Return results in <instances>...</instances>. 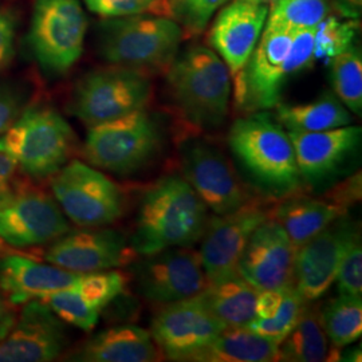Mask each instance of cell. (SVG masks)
<instances>
[{"instance_id":"obj_42","label":"cell","mask_w":362,"mask_h":362,"mask_svg":"<svg viewBox=\"0 0 362 362\" xmlns=\"http://www.w3.org/2000/svg\"><path fill=\"white\" fill-rule=\"evenodd\" d=\"M18 165L11 157L0 152V197L11 192L16 182Z\"/></svg>"},{"instance_id":"obj_34","label":"cell","mask_w":362,"mask_h":362,"mask_svg":"<svg viewBox=\"0 0 362 362\" xmlns=\"http://www.w3.org/2000/svg\"><path fill=\"white\" fill-rule=\"evenodd\" d=\"M39 300L49 306V309L61 321L73 325L85 332L94 329L101 314L91 309L88 303H85L82 298L78 296L73 286L54 291L52 294H47L46 297L40 298Z\"/></svg>"},{"instance_id":"obj_26","label":"cell","mask_w":362,"mask_h":362,"mask_svg":"<svg viewBox=\"0 0 362 362\" xmlns=\"http://www.w3.org/2000/svg\"><path fill=\"white\" fill-rule=\"evenodd\" d=\"M279 361V344L254 333L246 326L226 327L194 362Z\"/></svg>"},{"instance_id":"obj_15","label":"cell","mask_w":362,"mask_h":362,"mask_svg":"<svg viewBox=\"0 0 362 362\" xmlns=\"http://www.w3.org/2000/svg\"><path fill=\"white\" fill-rule=\"evenodd\" d=\"M341 218L297 248L293 287L306 302L324 297L336 282L339 264L360 238L357 223Z\"/></svg>"},{"instance_id":"obj_8","label":"cell","mask_w":362,"mask_h":362,"mask_svg":"<svg viewBox=\"0 0 362 362\" xmlns=\"http://www.w3.org/2000/svg\"><path fill=\"white\" fill-rule=\"evenodd\" d=\"M50 188L58 206L78 227H105L124 214V194L116 182L79 160L54 173Z\"/></svg>"},{"instance_id":"obj_39","label":"cell","mask_w":362,"mask_h":362,"mask_svg":"<svg viewBox=\"0 0 362 362\" xmlns=\"http://www.w3.org/2000/svg\"><path fill=\"white\" fill-rule=\"evenodd\" d=\"M26 98V91L21 85L0 81V137L23 113Z\"/></svg>"},{"instance_id":"obj_12","label":"cell","mask_w":362,"mask_h":362,"mask_svg":"<svg viewBox=\"0 0 362 362\" xmlns=\"http://www.w3.org/2000/svg\"><path fill=\"white\" fill-rule=\"evenodd\" d=\"M180 163L182 177L215 215L233 212L257 196L223 151L206 140L184 143Z\"/></svg>"},{"instance_id":"obj_43","label":"cell","mask_w":362,"mask_h":362,"mask_svg":"<svg viewBox=\"0 0 362 362\" xmlns=\"http://www.w3.org/2000/svg\"><path fill=\"white\" fill-rule=\"evenodd\" d=\"M10 299L3 294V291L0 290V341L4 337L8 334V332L11 330L13 322L16 320V314L15 309Z\"/></svg>"},{"instance_id":"obj_25","label":"cell","mask_w":362,"mask_h":362,"mask_svg":"<svg viewBox=\"0 0 362 362\" xmlns=\"http://www.w3.org/2000/svg\"><path fill=\"white\" fill-rule=\"evenodd\" d=\"M341 349L326 336L320 306L308 303L293 330L279 344V361H341Z\"/></svg>"},{"instance_id":"obj_33","label":"cell","mask_w":362,"mask_h":362,"mask_svg":"<svg viewBox=\"0 0 362 362\" xmlns=\"http://www.w3.org/2000/svg\"><path fill=\"white\" fill-rule=\"evenodd\" d=\"M306 305L308 303L300 298L293 285L287 286L276 314L266 320L255 318L247 325L246 327L257 334L270 338L281 344L297 324Z\"/></svg>"},{"instance_id":"obj_18","label":"cell","mask_w":362,"mask_h":362,"mask_svg":"<svg viewBox=\"0 0 362 362\" xmlns=\"http://www.w3.org/2000/svg\"><path fill=\"white\" fill-rule=\"evenodd\" d=\"M297 247L275 219L263 221L248 239L239 275L258 291L293 285Z\"/></svg>"},{"instance_id":"obj_1","label":"cell","mask_w":362,"mask_h":362,"mask_svg":"<svg viewBox=\"0 0 362 362\" xmlns=\"http://www.w3.org/2000/svg\"><path fill=\"white\" fill-rule=\"evenodd\" d=\"M208 223V208L180 175L161 177L140 200L130 246L139 255L192 247Z\"/></svg>"},{"instance_id":"obj_9","label":"cell","mask_w":362,"mask_h":362,"mask_svg":"<svg viewBox=\"0 0 362 362\" xmlns=\"http://www.w3.org/2000/svg\"><path fill=\"white\" fill-rule=\"evenodd\" d=\"M86 30L79 0H35L28 45L45 71L64 74L81 58Z\"/></svg>"},{"instance_id":"obj_17","label":"cell","mask_w":362,"mask_h":362,"mask_svg":"<svg viewBox=\"0 0 362 362\" xmlns=\"http://www.w3.org/2000/svg\"><path fill=\"white\" fill-rule=\"evenodd\" d=\"M137 255L122 233L94 227L58 238L45 252V259L67 272L89 274L124 267Z\"/></svg>"},{"instance_id":"obj_2","label":"cell","mask_w":362,"mask_h":362,"mask_svg":"<svg viewBox=\"0 0 362 362\" xmlns=\"http://www.w3.org/2000/svg\"><path fill=\"white\" fill-rule=\"evenodd\" d=\"M228 145L251 179L272 197L285 199L303 191L290 134L269 113L238 118L228 132Z\"/></svg>"},{"instance_id":"obj_27","label":"cell","mask_w":362,"mask_h":362,"mask_svg":"<svg viewBox=\"0 0 362 362\" xmlns=\"http://www.w3.org/2000/svg\"><path fill=\"white\" fill-rule=\"evenodd\" d=\"M258 290L240 275L208 285L197 298L226 327H243L257 318Z\"/></svg>"},{"instance_id":"obj_22","label":"cell","mask_w":362,"mask_h":362,"mask_svg":"<svg viewBox=\"0 0 362 362\" xmlns=\"http://www.w3.org/2000/svg\"><path fill=\"white\" fill-rule=\"evenodd\" d=\"M79 275L19 254L0 258V290L15 306L70 287Z\"/></svg>"},{"instance_id":"obj_23","label":"cell","mask_w":362,"mask_h":362,"mask_svg":"<svg viewBox=\"0 0 362 362\" xmlns=\"http://www.w3.org/2000/svg\"><path fill=\"white\" fill-rule=\"evenodd\" d=\"M70 361L156 362L163 356L148 330L136 325H119L100 332L71 351Z\"/></svg>"},{"instance_id":"obj_40","label":"cell","mask_w":362,"mask_h":362,"mask_svg":"<svg viewBox=\"0 0 362 362\" xmlns=\"http://www.w3.org/2000/svg\"><path fill=\"white\" fill-rule=\"evenodd\" d=\"M16 21L13 13L0 8V69L7 65L13 54Z\"/></svg>"},{"instance_id":"obj_24","label":"cell","mask_w":362,"mask_h":362,"mask_svg":"<svg viewBox=\"0 0 362 362\" xmlns=\"http://www.w3.org/2000/svg\"><path fill=\"white\" fill-rule=\"evenodd\" d=\"M348 214L349 209L344 207L329 191L322 197H311L299 192L275 203L272 218L284 227L287 236L298 248L336 220L348 216Z\"/></svg>"},{"instance_id":"obj_5","label":"cell","mask_w":362,"mask_h":362,"mask_svg":"<svg viewBox=\"0 0 362 362\" xmlns=\"http://www.w3.org/2000/svg\"><path fill=\"white\" fill-rule=\"evenodd\" d=\"M76 146L71 127L57 110L34 106L23 110L0 137V152L33 179L52 177L70 158Z\"/></svg>"},{"instance_id":"obj_35","label":"cell","mask_w":362,"mask_h":362,"mask_svg":"<svg viewBox=\"0 0 362 362\" xmlns=\"http://www.w3.org/2000/svg\"><path fill=\"white\" fill-rule=\"evenodd\" d=\"M356 21H339L330 16L314 28V55L320 59H332L339 52L353 46L357 34Z\"/></svg>"},{"instance_id":"obj_30","label":"cell","mask_w":362,"mask_h":362,"mask_svg":"<svg viewBox=\"0 0 362 362\" xmlns=\"http://www.w3.org/2000/svg\"><path fill=\"white\" fill-rule=\"evenodd\" d=\"M330 81L337 98L354 115L362 112V55L350 46L330 59Z\"/></svg>"},{"instance_id":"obj_31","label":"cell","mask_w":362,"mask_h":362,"mask_svg":"<svg viewBox=\"0 0 362 362\" xmlns=\"http://www.w3.org/2000/svg\"><path fill=\"white\" fill-rule=\"evenodd\" d=\"M269 10L272 26L287 30H314L329 13L327 0H275Z\"/></svg>"},{"instance_id":"obj_32","label":"cell","mask_w":362,"mask_h":362,"mask_svg":"<svg viewBox=\"0 0 362 362\" xmlns=\"http://www.w3.org/2000/svg\"><path fill=\"white\" fill-rule=\"evenodd\" d=\"M127 284L128 276L124 272L105 270L81 274L73 287L85 303L101 313L124 291Z\"/></svg>"},{"instance_id":"obj_20","label":"cell","mask_w":362,"mask_h":362,"mask_svg":"<svg viewBox=\"0 0 362 362\" xmlns=\"http://www.w3.org/2000/svg\"><path fill=\"white\" fill-rule=\"evenodd\" d=\"M269 6L233 0L220 11L209 33V43L235 78L254 52L266 25Z\"/></svg>"},{"instance_id":"obj_37","label":"cell","mask_w":362,"mask_h":362,"mask_svg":"<svg viewBox=\"0 0 362 362\" xmlns=\"http://www.w3.org/2000/svg\"><path fill=\"white\" fill-rule=\"evenodd\" d=\"M173 16L185 27V30L197 35L200 34L211 19L214 13L228 0H170Z\"/></svg>"},{"instance_id":"obj_16","label":"cell","mask_w":362,"mask_h":362,"mask_svg":"<svg viewBox=\"0 0 362 362\" xmlns=\"http://www.w3.org/2000/svg\"><path fill=\"white\" fill-rule=\"evenodd\" d=\"M136 272L140 293L160 306L194 297L209 285L200 254L191 247H173L144 255Z\"/></svg>"},{"instance_id":"obj_10","label":"cell","mask_w":362,"mask_h":362,"mask_svg":"<svg viewBox=\"0 0 362 362\" xmlns=\"http://www.w3.org/2000/svg\"><path fill=\"white\" fill-rule=\"evenodd\" d=\"M148 76L128 67L94 70L76 86L71 112L88 127L144 109L151 98Z\"/></svg>"},{"instance_id":"obj_36","label":"cell","mask_w":362,"mask_h":362,"mask_svg":"<svg viewBox=\"0 0 362 362\" xmlns=\"http://www.w3.org/2000/svg\"><path fill=\"white\" fill-rule=\"evenodd\" d=\"M91 13L103 18H124L152 13L157 16H173L170 0H85Z\"/></svg>"},{"instance_id":"obj_19","label":"cell","mask_w":362,"mask_h":362,"mask_svg":"<svg viewBox=\"0 0 362 362\" xmlns=\"http://www.w3.org/2000/svg\"><path fill=\"white\" fill-rule=\"evenodd\" d=\"M66 346L59 318L42 300L23 305L8 334L0 341V362H47L57 360Z\"/></svg>"},{"instance_id":"obj_13","label":"cell","mask_w":362,"mask_h":362,"mask_svg":"<svg viewBox=\"0 0 362 362\" xmlns=\"http://www.w3.org/2000/svg\"><path fill=\"white\" fill-rule=\"evenodd\" d=\"M70 224L57 200L39 188L15 185L0 197V240L13 247H34L57 240Z\"/></svg>"},{"instance_id":"obj_3","label":"cell","mask_w":362,"mask_h":362,"mask_svg":"<svg viewBox=\"0 0 362 362\" xmlns=\"http://www.w3.org/2000/svg\"><path fill=\"white\" fill-rule=\"evenodd\" d=\"M228 67L211 49L194 46L175 58L167 70L170 101L194 129L219 128L228 116L231 98Z\"/></svg>"},{"instance_id":"obj_29","label":"cell","mask_w":362,"mask_h":362,"mask_svg":"<svg viewBox=\"0 0 362 362\" xmlns=\"http://www.w3.org/2000/svg\"><path fill=\"white\" fill-rule=\"evenodd\" d=\"M320 314L325 333L337 348L342 349L361 338V298L338 296L320 309Z\"/></svg>"},{"instance_id":"obj_38","label":"cell","mask_w":362,"mask_h":362,"mask_svg":"<svg viewBox=\"0 0 362 362\" xmlns=\"http://www.w3.org/2000/svg\"><path fill=\"white\" fill-rule=\"evenodd\" d=\"M338 296L360 297L362 296V246L361 239L353 243L342 259L337 272Z\"/></svg>"},{"instance_id":"obj_28","label":"cell","mask_w":362,"mask_h":362,"mask_svg":"<svg viewBox=\"0 0 362 362\" xmlns=\"http://www.w3.org/2000/svg\"><path fill=\"white\" fill-rule=\"evenodd\" d=\"M275 119L287 132H322L351 124V115L334 94L325 93L308 104H279Z\"/></svg>"},{"instance_id":"obj_11","label":"cell","mask_w":362,"mask_h":362,"mask_svg":"<svg viewBox=\"0 0 362 362\" xmlns=\"http://www.w3.org/2000/svg\"><path fill=\"white\" fill-rule=\"evenodd\" d=\"M274 204L272 199L264 200L257 194L233 212L208 219L199 254L209 285L239 276V260L248 239L272 218Z\"/></svg>"},{"instance_id":"obj_44","label":"cell","mask_w":362,"mask_h":362,"mask_svg":"<svg viewBox=\"0 0 362 362\" xmlns=\"http://www.w3.org/2000/svg\"><path fill=\"white\" fill-rule=\"evenodd\" d=\"M361 6L362 0H338V7L348 16H357Z\"/></svg>"},{"instance_id":"obj_6","label":"cell","mask_w":362,"mask_h":362,"mask_svg":"<svg viewBox=\"0 0 362 362\" xmlns=\"http://www.w3.org/2000/svg\"><path fill=\"white\" fill-rule=\"evenodd\" d=\"M161 146V130L145 109L89 127L83 157L97 169L129 175L153 160Z\"/></svg>"},{"instance_id":"obj_45","label":"cell","mask_w":362,"mask_h":362,"mask_svg":"<svg viewBox=\"0 0 362 362\" xmlns=\"http://www.w3.org/2000/svg\"><path fill=\"white\" fill-rule=\"evenodd\" d=\"M248 1H252V3H257V4H266V6H270L275 0H248Z\"/></svg>"},{"instance_id":"obj_21","label":"cell","mask_w":362,"mask_h":362,"mask_svg":"<svg viewBox=\"0 0 362 362\" xmlns=\"http://www.w3.org/2000/svg\"><path fill=\"white\" fill-rule=\"evenodd\" d=\"M303 184L336 175L361 144V128L346 125L322 132H288Z\"/></svg>"},{"instance_id":"obj_41","label":"cell","mask_w":362,"mask_h":362,"mask_svg":"<svg viewBox=\"0 0 362 362\" xmlns=\"http://www.w3.org/2000/svg\"><path fill=\"white\" fill-rule=\"evenodd\" d=\"M285 288H269V290H260L257 296L255 302V313L257 318H272L281 306V302L284 299Z\"/></svg>"},{"instance_id":"obj_14","label":"cell","mask_w":362,"mask_h":362,"mask_svg":"<svg viewBox=\"0 0 362 362\" xmlns=\"http://www.w3.org/2000/svg\"><path fill=\"white\" fill-rule=\"evenodd\" d=\"M226 329L194 296L161 305L152 320L151 336L163 358L192 361Z\"/></svg>"},{"instance_id":"obj_4","label":"cell","mask_w":362,"mask_h":362,"mask_svg":"<svg viewBox=\"0 0 362 362\" xmlns=\"http://www.w3.org/2000/svg\"><path fill=\"white\" fill-rule=\"evenodd\" d=\"M181 39L180 25L169 16L106 18L98 25L101 57L145 76L168 70Z\"/></svg>"},{"instance_id":"obj_7","label":"cell","mask_w":362,"mask_h":362,"mask_svg":"<svg viewBox=\"0 0 362 362\" xmlns=\"http://www.w3.org/2000/svg\"><path fill=\"white\" fill-rule=\"evenodd\" d=\"M293 30L266 25L245 67L233 78L235 109L243 115L264 112L281 103L286 82L293 77L288 52Z\"/></svg>"}]
</instances>
